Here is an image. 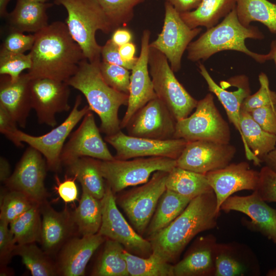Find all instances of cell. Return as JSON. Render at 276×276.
<instances>
[{"instance_id": "1", "label": "cell", "mask_w": 276, "mask_h": 276, "mask_svg": "<svg viewBox=\"0 0 276 276\" xmlns=\"http://www.w3.org/2000/svg\"><path fill=\"white\" fill-rule=\"evenodd\" d=\"M34 34L35 40L29 52L32 64L27 72L31 79L49 78L66 82L86 59L66 24L54 21Z\"/></svg>"}, {"instance_id": "2", "label": "cell", "mask_w": 276, "mask_h": 276, "mask_svg": "<svg viewBox=\"0 0 276 276\" xmlns=\"http://www.w3.org/2000/svg\"><path fill=\"white\" fill-rule=\"evenodd\" d=\"M219 213L214 191L193 198L170 224L147 239L152 253L166 262H175L195 236L215 227Z\"/></svg>"}, {"instance_id": "3", "label": "cell", "mask_w": 276, "mask_h": 276, "mask_svg": "<svg viewBox=\"0 0 276 276\" xmlns=\"http://www.w3.org/2000/svg\"><path fill=\"white\" fill-rule=\"evenodd\" d=\"M100 61L90 62L83 59L76 74L66 83L85 96L91 110L100 118V131L107 135L121 130L119 110L121 106L128 105L129 95L106 83L99 70Z\"/></svg>"}, {"instance_id": "4", "label": "cell", "mask_w": 276, "mask_h": 276, "mask_svg": "<svg viewBox=\"0 0 276 276\" xmlns=\"http://www.w3.org/2000/svg\"><path fill=\"white\" fill-rule=\"evenodd\" d=\"M263 34L252 26L245 27L239 21L235 8L219 24L207 29L187 48V58L192 61L206 60L215 53L226 50L243 53L259 63L266 61V54L250 51L245 45L248 38L262 39Z\"/></svg>"}, {"instance_id": "5", "label": "cell", "mask_w": 276, "mask_h": 276, "mask_svg": "<svg viewBox=\"0 0 276 276\" xmlns=\"http://www.w3.org/2000/svg\"><path fill=\"white\" fill-rule=\"evenodd\" d=\"M67 12L68 31L90 62L101 61V47L97 42L96 32L105 34L113 29L98 0H54Z\"/></svg>"}, {"instance_id": "6", "label": "cell", "mask_w": 276, "mask_h": 276, "mask_svg": "<svg viewBox=\"0 0 276 276\" xmlns=\"http://www.w3.org/2000/svg\"><path fill=\"white\" fill-rule=\"evenodd\" d=\"M149 70L157 97L168 108L177 121L189 116L198 101L176 78L167 57L150 47Z\"/></svg>"}, {"instance_id": "7", "label": "cell", "mask_w": 276, "mask_h": 276, "mask_svg": "<svg viewBox=\"0 0 276 276\" xmlns=\"http://www.w3.org/2000/svg\"><path fill=\"white\" fill-rule=\"evenodd\" d=\"M176 167V160L164 157L100 160L101 173L114 193L147 182L158 171L170 172Z\"/></svg>"}, {"instance_id": "8", "label": "cell", "mask_w": 276, "mask_h": 276, "mask_svg": "<svg viewBox=\"0 0 276 276\" xmlns=\"http://www.w3.org/2000/svg\"><path fill=\"white\" fill-rule=\"evenodd\" d=\"M195 108L190 116L177 121L174 138L228 144L230 129L215 106L213 96L207 94L198 101Z\"/></svg>"}, {"instance_id": "9", "label": "cell", "mask_w": 276, "mask_h": 276, "mask_svg": "<svg viewBox=\"0 0 276 276\" xmlns=\"http://www.w3.org/2000/svg\"><path fill=\"white\" fill-rule=\"evenodd\" d=\"M81 102V96L78 95L68 116L60 125L45 134L34 136L18 129L14 134L13 144L22 147V143H27L42 154L49 170L59 171L62 165L61 153L66 139L85 114L91 111L88 105L79 108Z\"/></svg>"}, {"instance_id": "10", "label": "cell", "mask_w": 276, "mask_h": 276, "mask_svg": "<svg viewBox=\"0 0 276 276\" xmlns=\"http://www.w3.org/2000/svg\"><path fill=\"white\" fill-rule=\"evenodd\" d=\"M168 173L156 171L146 183L116 198L117 203L125 212L134 229L141 235H144L158 201L166 190Z\"/></svg>"}, {"instance_id": "11", "label": "cell", "mask_w": 276, "mask_h": 276, "mask_svg": "<svg viewBox=\"0 0 276 276\" xmlns=\"http://www.w3.org/2000/svg\"><path fill=\"white\" fill-rule=\"evenodd\" d=\"M106 184L103 197L102 223L98 233L121 244L128 252L148 257L152 254L150 241L140 235L126 221L117 207L116 197Z\"/></svg>"}, {"instance_id": "12", "label": "cell", "mask_w": 276, "mask_h": 276, "mask_svg": "<svg viewBox=\"0 0 276 276\" xmlns=\"http://www.w3.org/2000/svg\"><path fill=\"white\" fill-rule=\"evenodd\" d=\"M201 28H190L179 13L169 3H165V17L161 32L150 43V47L162 53L167 58L174 72L181 68L182 55Z\"/></svg>"}, {"instance_id": "13", "label": "cell", "mask_w": 276, "mask_h": 276, "mask_svg": "<svg viewBox=\"0 0 276 276\" xmlns=\"http://www.w3.org/2000/svg\"><path fill=\"white\" fill-rule=\"evenodd\" d=\"M116 151L115 158L164 157L176 159L188 142L183 139L156 140L129 135L121 130L104 137Z\"/></svg>"}, {"instance_id": "14", "label": "cell", "mask_w": 276, "mask_h": 276, "mask_svg": "<svg viewBox=\"0 0 276 276\" xmlns=\"http://www.w3.org/2000/svg\"><path fill=\"white\" fill-rule=\"evenodd\" d=\"M176 122L167 106L156 97L132 116L126 128L131 136L169 140L174 139Z\"/></svg>"}, {"instance_id": "15", "label": "cell", "mask_w": 276, "mask_h": 276, "mask_svg": "<svg viewBox=\"0 0 276 276\" xmlns=\"http://www.w3.org/2000/svg\"><path fill=\"white\" fill-rule=\"evenodd\" d=\"M236 152L235 147L229 143L205 140L188 142L176 159V166L205 174L227 166Z\"/></svg>"}, {"instance_id": "16", "label": "cell", "mask_w": 276, "mask_h": 276, "mask_svg": "<svg viewBox=\"0 0 276 276\" xmlns=\"http://www.w3.org/2000/svg\"><path fill=\"white\" fill-rule=\"evenodd\" d=\"M70 87L65 82L49 78L31 79L32 106L39 123L54 127L57 124L56 114L70 110Z\"/></svg>"}, {"instance_id": "17", "label": "cell", "mask_w": 276, "mask_h": 276, "mask_svg": "<svg viewBox=\"0 0 276 276\" xmlns=\"http://www.w3.org/2000/svg\"><path fill=\"white\" fill-rule=\"evenodd\" d=\"M100 132L92 111L88 112L65 143L60 156L61 164L65 166L70 162L82 157H89L101 160L115 159L102 139Z\"/></svg>"}, {"instance_id": "18", "label": "cell", "mask_w": 276, "mask_h": 276, "mask_svg": "<svg viewBox=\"0 0 276 276\" xmlns=\"http://www.w3.org/2000/svg\"><path fill=\"white\" fill-rule=\"evenodd\" d=\"M47 169L42 154L29 146L5 183L10 190L22 192L33 201L41 203L48 196L44 185Z\"/></svg>"}, {"instance_id": "19", "label": "cell", "mask_w": 276, "mask_h": 276, "mask_svg": "<svg viewBox=\"0 0 276 276\" xmlns=\"http://www.w3.org/2000/svg\"><path fill=\"white\" fill-rule=\"evenodd\" d=\"M151 32L143 31L141 51L131 70L130 90L127 110L121 121V129L126 128L132 116L142 107L157 97L149 70V54Z\"/></svg>"}, {"instance_id": "20", "label": "cell", "mask_w": 276, "mask_h": 276, "mask_svg": "<svg viewBox=\"0 0 276 276\" xmlns=\"http://www.w3.org/2000/svg\"><path fill=\"white\" fill-rule=\"evenodd\" d=\"M205 175L216 195L219 213L222 203L234 193L243 190L255 191L259 178V172L250 169L245 162L229 164Z\"/></svg>"}, {"instance_id": "21", "label": "cell", "mask_w": 276, "mask_h": 276, "mask_svg": "<svg viewBox=\"0 0 276 276\" xmlns=\"http://www.w3.org/2000/svg\"><path fill=\"white\" fill-rule=\"evenodd\" d=\"M220 209L226 213L236 211L247 215L258 231L276 243V210L267 205L256 191L248 196L229 197Z\"/></svg>"}, {"instance_id": "22", "label": "cell", "mask_w": 276, "mask_h": 276, "mask_svg": "<svg viewBox=\"0 0 276 276\" xmlns=\"http://www.w3.org/2000/svg\"><path fill=\"white\" fill-rule=\"evenodd\" d=\"M28 74H22L12 81L8 76L0 78V105L4 107L21 128L26 126L27 119L32 109L30 83Z\"/></svg>"}, {"instance_id": "23", "label": "cell", "mask_w": 276, "mask_h": 276, "mask_svg": "<svg viewBox=\"0 0 276 276\" xmlns=\"http://www.w3.org/2000/svg\"><path fill=\"white\" fill-rule=\"evenodd\" d=\"M106 239L98 233L71 239L61 251L58 271L64 276L84 275L88 261Z\"/></svg>"}, {"instance_id": "24", "label": "cell", "mask_w": 276, "mask_h": 276, "mask_svg": "<svg viewBox=\"0 0 276 276\" xmlns=\"http://www.w3.org/2000/svg\"><path fill=\"white\" fill-rule=\"evenodd\" d=\"M42 218L41 242L47 254L55 252L70 236L75 225L66 210L57 212L45 200L40 203Z\"/></svg>"}, {"instance_id": "25", "label": "cell", "mask_w": 276, "mask_h": 276, "mask_svg": "<svg viewBox=\"0 0 276 276\" xmlns=\"http://www.w3.org/2000/svg\"><path fill=\"white\" fill-rule=\"evenodd\" d=\"M240 129L245 154L248 160L260 165L262 159L276 145V135L264 130L248 112L241 109Z\"/></svg>"}, {"instance_id": "26", "label": "cell", "mask_w": 276, "mask_h": 276, "mask_svg": "<svg viewBox=\"0 0 276 276\" xmlns=\"http://www.w3.org/2000/svg\"><path fill=\"white\" fill-rule=\"evenodd\" d=\"M199 68L200 74L208 84L209 90L217 97L225 108L229 121L234 124L241 135V106L250 92L248 79L245 76L236 77L233 81L238 89L235 91H227L216 84L204 65L200 64Z\"/></svg>"}, {"instance_id": "27", "label": "cell", "mask_w": 276, "mask_h": 276, "mask_svg": "<svg viewBox=\"0 0 276 276\" xmlns=\"http://www.w3.org/2000/svg\"><path fill=\"white\" fill-rule=\"evenodd\" d=\"M49 3L17 0L13 10L8 13V24L11 31L36 33L49 25Z\"/></svg>"}, {"instance_id": "28", "label": "cell", "mask_w": 276, "mask_h": 276, "mask_svg": "<svg viewBox=\"0 0 276 276\" xmlns=\"http://www.w3.org/2000/svg\"><path fill=\"white\" fill-rule=\"evenodd\" d=\"M213 240H201L184 258L173 265L174 276L209 275L215 272L216 245Z\"/></svg>"}, {"instance_id": "29", "label": "cell", "mask_w": 276, "mask_h": 276, "mask_svg": "<svg viewBox=\"0 0 276 276\" xmlns=\"http://www.w3.org/2000/svg\"><path fill=\"white\" fill-rule=\"evenodd\" d=\"M100 160L92 157H82L65 165L67 173L80 183L82 190L98 199L103 197L106 186L101 172Z\"/></svg>"}, {"instance_id": "30", "label": "cell", "mask_w": 276, "mask_h": 276, "mask_svg": "<svg viewBox=\"0 0 276 276\" xmlns=\"http://www.w3.org/2000/svg\"><path fill=\"white\" fill-rule=\"evenodd\" d=\"M236 3V0H202L195 9L179 14L190 28L209 29L227 15L235 8Z\"/></svg>"}, {"instance_id": "31", "label": "cell", "mask_w": 276, "mask_h": 276, "mask_svg": "<svg viewBox=\"0 0 276 276\" xmlns=\"http://www.w3.org/2000/svg\"><path fill=\"white\" fill-rule=\"evenodd\" d=\"M191 199L167 190L161 196L146 228V239L170 224L187 207Z\"/></svg>"}, {"instance_id": "32", "label": "cell", "mask_w": 276, "mask_h": 276, "mask_svg": "<svg viewBox=\"0 0 276 276\" xmlns=\"http://www.w3.org/2000/svg\"><path fill=\"white\" fill-rule=\"evenodd\" d=\"M166 189L190 199L213 191L206 175L175 167L168 173Z\"/></svg>"}, {"instance_id": "33", "label": "cell", "mask_w": 276, "mask_h": 276, "mask_svg": "<svg viewBox=\"0 0 276 276\" xmlns=\"http://www.w3.org/2000/svg\"><path fill=\"white\" fill-rule=\"evenodd\" d=\"M236 10L240 22L248 27L259 21L276 33V4L268 0H236Z\"/></svg>"}, {"instance_id": "34", "label": "cell", "mask_w": 276, "mask_h": 276, "mask_svg": "<svg viewBox=\"0 0 276 276\" xmlns=\"http://www.w3.org/2000/svg\"><path fill=\"white\" fill-rule=\"evenodd\" d=\"M72 217L82 236H89L98 233L102 219L101 199L82 190L78 206L72 214Z\"/></svg>"}, {"instance_id": "35", "label": "cell", "mask_w": 276, "mask_h": 276, "mask_svg": "<svg viewBox=\"0 0 276 276\" xmlns=\"http://www.w3.org/2000/svg\"><path fill=\"white\" fill-rule=\"evenodd\" d=\"M40 203L35 202L27 211L10 223L17 244L41 242L42 220Z\"/></svg>"}, {"instance_id": "36", "label": "cell", "mask_w": 276, "mask_h": 276, "mask_svg": "<svg viewBox=\"0 0 276 276\" xmlns=\"http://www.w3.org/2000/svg\"><path fill=\"white\" fill-rule=\"evenodd\" d=\"M124 246L114 240L106 239L104 248L93 272L95 276H128Z\"/></svg>"}, {"instance_id": "37", "label": "cell", "mask_w": 276, "mask_h": 276, "mask_svg": "<svg viewBox=\"0 0 276 276\" xmlns=\"http://www.w3.org/2000/svg\"><path fill=\"white\" fill-rule=\"evenodd\" d=\"M124 256L130 276H174L173 265L153 253L145 258L125 249Z\"/></svg>"}, {"instance_id": "38", "label": "cell", "mask_w": 276, "mask_h": 276, "mask_svg": "<svg viewBox=\"0 0 276 276\" xmlns=\"http://www.w3.org/2000/svg\"><path fill=\"white\" fill-rule=\"evenodd\" d=\"M18 255L33 276L56 275L58 270L47 254L34 243L16 245L13 255Z\"/></svg>"}, {"instance_id": "39", "label": "cell", "mask_w": 276, "mask_h": 276, "mask_svg": "<svg viewBox=\"0 0 276 276\" xmlns=\"http://www.w3.org/2000/svg\"><path fill=\"white\" fill-rule=\"evenodd\" d=\"M36 202L22 192L10 190L1 193L0 220L10 224Z\"/></svg>"}, {"instance_id": "40", "label": "cell", "mask_w": 276, "mask_h": 276, "mask_svg": "<svg viewBox=\"0 0 276 276\" xmlns=\"http://www.w3.org/2000/svg\"><path fill=\"white\" fill-rule=\"evenodd\" d=\"M113 30L125 26L134 15V8L145 0H98Z\"/></svg>"}, {"instance_id": "41", "label": "cell", "mask_w": 276, "mask_h": 276, "mask_svg": "<svg viewBox=\"0 0 276 276\" xmlns=\"http://www.w3.org/2000/svg\"><path fill=\"white\" fill-rule=\"evenodd\" d=\"M99 67L101 75L110 86L116 90L128 95L130 90V70L115 64H109L101 61Z\"/></svg>"}, {"instance_id": "42", "label": "cell", "mask_w": 276, "mask_h": 276, "mask_svg": "<svg viewBox=\"0 0 276 276\" xmlns=\"http://www.w3.org/2000/svg\"><path fill=\"white\" fill-rule=\"evenodd\" d=\"M32 64L30 53L25 54L0 52V75L8 76L12 81L17 80L24 71L30 70Z\"/></svg>"}, {"instance_id": "43", "label": "cell", "mask_w": 276, "mask_h": 276, "mask_svg": "<svg viewBox=\"0 0 276 276\" xmlns=\"http://www.w3.org/2000/svg\"><path fill=\"white\" fill-rule=\"evenodd\" d=\"M260 87L252 95H248L242 102L241 109L247 112L264 106L276 105V93L269 88L268 78L264 73L259 76Z\"/></svg>"}, {"instance_id": "44", "label": "cell", "mask_w": 276, "mask_h": 276, "mask_svg": "<svg viewBox=\"0 0 276 276\" xmlns=\"http://www.w3.org/2000/svg\"><path fill=\"white\" fill-rule=\"evenodd\" d=\"M35 40V34H25L17 31H11L5 39L0 52L13 54H24L30 51Z\"/></svg>"}, {"instance_id": "45", "label": "cell", "mask_w": 276, "mask_h": 276, "mask_svg": "<svg viewBox=\"0 0 276 276\" xmlns=\"http://www.w3.org/2000/svg\"><path fill=\"white\" fill-rule=\"evenodd\" d=\"M255 191L265 202H276V173L266 166L262 167Z\"/></svg>"}, {"instance_id": "46", "label": "cell", "mask_w": 276, "mask_h": 276, "mask_svg": "<svg viewBox=\"0 0 276 276\" xmlns=\"http://www.w3.org/2000/svg\"><path fill=\"white\" fill-rule=\"evenodd\" d=\"M244 271L243 265L230 255L222 252L215 256L214 275H241Z\"/></svg>"}, {"instance_id": "47", "label": "cell", "mask_w": 276, "mask_h": 276, "mask_svg": "<svg viewBox=\"0 0 276 276\" xmlns=\"http://www.w3.org/2000/svg\"><path fill=\"white\" fill-rule=\"evenodd\" d=\"M248 112L263 130L276 135V105L255 108Z\"/></svg>"}, {"instance_id": "48", "label": "cell", "mask_w": 276, "mask_h": 276, "mask_svg": "<svg viewBox=\"0 0 276 276\" xmlns=\"http://www.w3.org/2000/svg\"><path fill=\"white\" fill-rule=\"evenodd\" d=\"M101 57L102 61L112 64L123 66L129 70H131L136 61L127 62L121 58L119 47L114 44L110 39L101 47Z\"/></svg>"}, {"instance_id": "49", "label": "cell", "mask_w": 276, "mask_h": 276, "mask_svg": "<svg viewBox=\"0 0 276 276\" xmlns=\"http://www.w3.org/2000/svg\"><path fill=\"white\" fill-rule=\"evenodd\" d=\"M9 223L0 220V258L1 262H7L13 255L16 243L10 228Z\"/></svg>"}, {"instance_id": "50", "label": "cell", "mask_w": 276, "mask_h": 276, "mask_svg": "<svg viewBox=\"0 0 276 276\" xmlns=\"http://www.w3.org/2000/svg\"><path fill=\"white\" fill-rule=\"evenodd\" d=\"M57 186L55 189L59 197L63 201L69 203L74 201L77 199L78 191L77 185L75 182L76 180L74 177H65V180L61 182L58 177H55Z\"/></svg>"}, {"instance_id": "51", "label": "cell", "mask_w": 276, "mask_h": 276, "mask_svg": "<svg viewBox=\"0 0 276 276\" xmlns=\"http://www.w3.org/2000/svg\"><path fill=\"white\" fill-rule=\"evenodd\" d=\"M17 123L10 113L0 105V132L13 143L14 134L18 130Z\"/></svg>"}, {"instance_id": "52", "label": "cell", "mask_w": 276, "mask_h": 276, "mask_svg": "<svg viewBox=\"0 0 276 276\" xmlns=\"http://www.w3.org/2000/svg\"><path fill=\"white\" fill-rule=\"evenodd\" d=\"M169 3L179 13L197 8L202 0H165Z\"/></svg>"}, {"instance_id": "53", "label": "cell", "mask_w": 276, "mask_h": 276, "mask_svg": "<svg viewBox=\"0 0 276 276\" xmlns=\"http://www.w3.org/2000/svg\"><path fill=\"white\" fill-rule=\"evenodd\" d=\"M132 34L128 29L119 27L113 31L110 39L117 46L120 47L131 42Z\"/></svg>"}, {"instance_id": "54", "label": "cell", "mask_w": 276, "mask_h": 276, "mask_svg": "<svg viewBox=\"0 0 276 276\" xmlns=\"http://www.w3.org/2000/svg\"><path fill=\"white\" fill-rule=\"evenodd\" d=\"M121 58L125 61H135L137 57L135 56L136 47L134 43L130 42L119 47Z\"/></svg>"}, {"instance_id": "55", "label": "cell", "mask_w": 276, "mask_h": 276, "mask_svg": "<svg viewBox=\"0 0 276 276\" xmlns=\"http://www.w3.org/2000/svg\"><path fill=\"white\" fill-rule=\"evenodd\" d=\"M10 165L7 159L3 157H0V180L5 182L11 176Z\"/></svg>"}, {"instance_id": "56", "label": "cell", "mask_w": 276, "mask_h": 276, "mask_svg": "<svg viewBox=\"0 0 276 276\" xmlns=\"http://www.w3.org/2000/svg\"><path fill=\"white\" fill-rule=\"evenodd\" d=\"M266 166L276 173V145L274 149L269 152L262 159Z\"/></svg>"}, {"instance_id": "57", "label": "cell", "mask_w": 276, "mask_h": 276, "mask_svg": "<svg viewBox=\"0 0 276 276\" xmlns=\"http://www.w3.org/2000/svg\"><path fill=\"white\" fill-rule=\"evenodd\" d=\"M266 61L273 60L276 65V39L271 42L270 51L266 54Z\"/></svg>"}, {"instance_id": "58", "label": "cell", "mask_w": 276, "mask_h": 276, "mask_svg": "<svg viewBox=\"0 0 276 276\" xmlns=\"http://www.w3.org/2000/svg\"><path fill=\"white\" fill-rule=\"evenodd\" d=\"M10 0H0V16L1 18H6L9 12L7 11V6Z\"/></svg>"}, {"instance_id": "59", "label": "cell", "mask_w": 276, "mask_h": 276, "mask_svg": "<svg viewBox=\"0 0 276 276\" xmlns=\"http://www.w3.org/2000/svg\"><path fill=\"white\" fill-rule=\"evenodd\" d=\"M28 1L34 2H38V3H47V1H48L49 0H28Z\"/></svg>"}]
</instances>
